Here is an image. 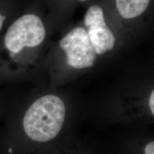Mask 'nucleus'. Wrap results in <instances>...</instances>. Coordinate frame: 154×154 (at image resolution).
<instances>
[{
    "mask_svg": "<svg viewBox=\"0 0 154 154\" xmlns=\"http://www.w3.org/2000/svg\"><path fill=\"white\" fill-rule=\"evenodd\" d=\"M66 116L60 98L46 95L29 106L21 121L22 131L29 139L44 143L54 138L62 128Z\"/></svg>",
    "mask_w": 154,
    "mask_h": 154,
    "instance_id": "obj_1",
    "label": "nucleus"
},
{
    "mask_svg": "<svg viewBox=\"0 0 154 154\" xmlns=\"http://www.w3.org/2000/svg\"><path fill=\"white\" fill-rule=\"evenodd\" d=\"M45 36L41 19L34 14H25L9 26L5 36V44L11 54H18L25 47H37Z\"/></svg>",
    "mask_w": 154,
    "mask_h": 154,
    "instance_id": "obj_2",
    "label": "nucleus"
},
{
    "mask_svg": "<svg viewBox=\"0 0 154 154\" xmlns=\"http://www.w3.org/2000/svg\"><path fill=\"white\" fill-rule=\"evenodd\" d=\"M59 46L66 53L69 66L81 69L94 65L97 54L84 28L76 27L69 32L60 40Z\"/></svg>",
    "mask_w": 154,
    "mask_h": 154,
    "instance_id": "obj_3",
    "label": "nucleus"
},
{
    "mask_svg": "<svg viewBox=\"0 0 154 154\" xmlns=\"http://www.w3.org/2000/svg\"><path fill=\"white\" fill-rule=\"evenodd\" d=\"M84 24L96 54L101 55L114 47L116 38L106 24L103 10L97 5L89 7L84 17Z\"/></svg>",
    "mask_w": 154,
    "mask_h": 154,
    "instance_id": "obj_4",
    "label": "nucleus"
},
{
    "mask_svg": "<svg viewBox=\"0 0 154 154\" xmlns=\"http://www.w3.org/2000/svg\"><path fill=\"white\" fill-rule=\"evenodd\" d=\"M151 0H116L117 10L123 18L133 19L146 11Z\"/></svg>",
    "mask_w": 154,
    "mask_h": 154,
    "instance_id": "obj_5",
    "label": "nucleus"
},
{
    "mask_svg": "<svg viewBox=\"0 0 154 154\" xmlns=\"http://www.w3.org/2000/svg\"><path fill=\"white\" fill-rule=\"evenodd\" d=\"M145 154H154V142H150L145 147Z\"/></svg>",
    "mask_w": 154,
    "mask_h": 154,
    "instance_id": "obj_6",
    "label": "nucleus"
},
{
    "mask_svg": "<svg viewBox=\"0 0 154 154\" xmlns=\"http://www.w3.org/2000/svg\"><path fill=\"white\" fill-rule=\"evenodd\" d=\"M154 91L151 92V96L149 98V107L152 114L154 115Z\"/></svg>",
    "mask_w": 154,
    "mask_h": 154,
    "instance_id": "obj_7",
    "label": "nucleus"
},
{
    "mask_svg": "<svg viewBox=\"0 0 154 154\" xmlns=\"http://www.w3.org/2000/svg\"><path fill=\"white\" fill-rule=\"evenodd\" d=\"M5 16H4L0 13V32H1L2 30V26H3V24H4V22H5Z\"/></svg>",
    "mask_w": 154,
    "mask_h": 154,
    "instance_id": "obj_8",
    "label": "nucleus"
},
{
    "mask_svg": "<svg viewBox=\"0 0 154 154\" xmlns=\"http://www.w3.org/2000/svg\"><path fill=\"white\" fill-rule=\"evenodd\" d=\"M79 1H80V2H86V1H87V0H79Z\"/></svg>",
    "mask_w": 154,
    "mask_h": 154,
    "instance_id": "obj_9",
    "label": "nucleus"
}]
</instances>
